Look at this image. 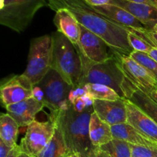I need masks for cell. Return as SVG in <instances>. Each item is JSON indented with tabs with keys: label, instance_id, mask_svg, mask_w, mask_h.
Returning <instances> with one entry per match:
<instances>
[{
	"label": "cell",
	"instance_id": "obj_1",
	"mask_svg": "<svg viewBox=\"0 0 157 157\" xmlns=\"http://www.w3.org/2000/svg\"><path fill=\"white\" fill-rule=\"evenodd\" d=\"M52 10L64 8L70 11L80 25L102 38L113 54L130 55L133 52L128 41L130 28L118 24L96 12L83 0H47Z\"/></svg>",
	"mask_w": 157,
	"mask_h": 157
},
{
	"label": "cell",
	"instance_id": "obj_2",
	"mask_svg": "<svg viewBox=\"0 0 157 157\" xmlns=\"http://www.w3.org/2000/svg\"><path fill=\"white\" fill-rule=\"evenodd\" d=\"M93 112L94 108L91 107L79 113L71 104L67 110L60 111L52 121L58 123L61 127L70 155L90 157L97 148L92 145L89 133L90 117Z\"/></svg>",
	"mask_w": 157,
	"mask_h": 157
},
{
	"label": "cell",
	"instance_id": "obj_3",
	"mask_svg": "<svg viewBox=\"0 0 157 157\" xmlns=\"http://www.w3.org/2000/svg\"><path fill=\"white\" fill-rule=\"evenodd\" d=\"M52 37V69L56 71L71 87H78L82 71V64L76 46L61 32Z\"/></svg>",
	"mask_w": 157,
	"mask_h": 157
},
{
	"label": "cell",
	"instance_id": "obj_4",
	"mask_svg": "<svg viewBox=\"0 0 157 157\" xmlns=\"http://www.w3.org/2000/svg\"><path fill=\"white\" fill-rule=\"evenodd\" d=\"M81 59L82 71L78 87H83L87 84H98L111 87L121 98H124L122 84L124 73L118 58L114 55L106 61L94 62L86 58L78 47Z\"/></svg>",
	"mask_w": 157,
	"mask_h": 157
},
{
	"label": "cell",
	"instance_id": "obj_5",
	"mask_svg": "<svg viewBox=\"0 0 157 157\" xmlns=\"http://www.w3.org/2000/svg\"><path fill=\"white\" fill-rule=\"evenodd\" d=\"M48 6L47 0H1L0 24L21 33L31 24L40 9Z\"/></svg>",
	"mask_w": 157,
	"mask_h": 157
},
{
	"label": "cell",
	"instance_id": "obj_6",
	"mask_svg": "<svg viewBox=\"0 0 157 157\" xmlns=\"http://www.w3.org/2000/svg\"><path fill=\"white\" fill-rule=\"evenodd\" d=\"M52 37L44 35L31 40L28 64L23 75L38 84L52 69Z\"/></svg>",
	"mask_w": 157,
	"mask_h": 157
},
{
	"label": "cell",
	"instance_id": "obj_7",
	"mask_svg": "<svg viewBox=\"0 0 157 157\" xmlns=\"http://www.w3.org/2000/svg\"><path fill=\"white\" fill-rule=\"evenodd\" d=\"M36 85L44 92V104L50 110L48 119L51 121H53L60 111L67 110L71 105L68 101V95L73 87L69 85L54 69H51Z\"/></svg>",
	"mask_w": 157,
	"mask_h": 157
},
{
	"label": "cell",
	"instance_id": "obj_8",
	"mask_svg": "<svg viewBox=\"0 0 157 157\" xmlns=\"http://www.w3.org/2000/svg\"><path fill=\"white\" fill-rule=\"evenodd\" d=\"M55 130V123L48 121L40 122L35 120L27 127L25 136L19 144L21 152L35 157L53 136Z\"/></svg>",
	"mask_w": 157,
	"mask_h": 157
},
{
	"label": "cell",
	"instance_id": "obj_9",
	"mask_svg": "<svg viewBox=\"0 0 157 157\" xmlns=\"http://www.w3.org/2000/svg\"><path fill=\"white\" fill-rule=\"evenodd\" d=\"M32 82L25 75H14L5 80L0 87L1 100L5 107L30 98L33 94Z\"/></svg>",
	"mask_w": 157,
	"mask_h": 157
},
{
	"label": "cell",
	"instance_id": "obj_10",
	"mask_svg": "<svg viewBox=\"0 0 157 157\" xmlns=\"http://www.w3.org/2000/svg\"><path fill=\"white\" fill-rule=\"evenodd\" d=\"M81 36L79 45L77 47L83 55L94 62L101 63L106 61L111 58L107 52L108 45L105 41L93 32L80 25Z\"/></svg>",
	"mask_w": 157,
	"mask_h": 157
},
{
	"label": "cell",
	"instance_id": "obj_11",
	"mask_svg": "<svg viewBox=\"0 0 157 157\" xmlns=\"http://www.w3.org/2000/svg\"><path fill=\"white\" fill-rule=\"evenodd\" d=\"M93 108L100 119L110 126L127 122V113L124 98L117 101L94 100Z\"/></svg>",
	"mask_w": 157,
	"mask_h": 157
},
{
	"label": "cell",
	"instance_id": "obj_12",
	"mask_svg": "<svg viewBox=\"0 0 157 157\" xmlns=\"http://www.w3.org/2000/svg\"><path fill=\"white\" fill-rule=\"evenodd\" d=\"M5 107L7 113L18 123L19 127H28L35 121L36 115L45 107V104L32 97Z\"/></svg>",
	"mask_w": 157,
	"mask_h": 157
},
{
	"label": "cell",
	"instance_id": "obj_13",
	"mask_svg": "<svg viewBox=\"0 0 157 157\" xmlns=\"http://www.w3.org/2000/svg\"><path fill=\"white\" fill-rule=\"evenodd\" d=\"M121 64L124 75L133 83L145 87H157V80L145 67L129 55L113 54Z\"/></svg>",
	"mask_w": 157,
	"mask_h": 157
},
{
	"label": "cell",
	"instance_id": "obj_14",
	"mask_svg": "<svg viewBox=\"0 0 157 157\" xmlns=\"http://www.w3.org/2000/svg\"><path fill=\"white\" fill-rule=\"evenodd\" d=\"M127 122L150 139L157 143V123L129 100L125 99Z\"/></svg>",
	"mask_w": 157,
	"mask_h": 157
},
{
	"label": "cell",
	"instance_id": "obj_15",
	"mask_svg": "<svg viewBox=\"0 0 157 157\" xmlns=\"http://www.w3.org/2000/svg\"><path fill=\"white\" fill-rule=\"evenodd\" d=\"M110 4L118 6L130 12L148 30H153L157 24V7L129 0H110Z\"/></svg>",
	"mask_w": 157,
	"mask_h": 157
},
{
	"label": "cell",
	"instance_id": "obj_16",
	"mask_svg": "<svg viewBox=\"0 0 157 157\" xmlns=\"http://www.w3.org/2000/svg\"><path fill=\"white\" fill-rule=\"evenodd\" d=\"M124 98L129 100L142 111L147 113L157 123V104L144 92L135 87L134 84L124 75L122 84Z\"/></svg>",
	"mask_w": 157,
	"mask_h": 157
},
{
	"label": "cell",
	"instance_id": "obj_17",
	"mask_svg": "<svg viewBox=\"0 0 157 157\" xmlns=\"http://www.w3.org/2000/svg\"><path fill=\"white\" fill-rule=\"evenodd\" d=\"M53 21L58 32L67 37L75 46L79 45L81 36L80 24L70 11L64 8L55 10Z\"/></svg>",
	"mask_w": 157,
	"mask_h": 157
},
{
	"label": "cell",
	"instance_id": "obj_18",
	"mask_svg": "<svg viewBox=\"0 0 157 157\" xmlns=\"http://www.w3.org/2000/svg\"><path fill=\"white\" fill-rule=\"evenodd\" d=\"M96 12L104 15L109 19L136 31H144L147 28L134 16L123 8L113 4H107L101 6H91ZM148 30V29H147Z\"/></svg>",
	"mask_w": 157,
	"mask_h": 157
},
{
	"label": "cell",
	"instance_id": "obj_19",
	"mask_svg": "<svg viewBox=\"0 0 157 157\" xmlns=\"http://www.w3.org/2000/svg\"><path fill=\"white\" fill-rule=\"evenodd\" d=\"M112 134L115 139L122 140L130 144L157 150V143L132 127L128 123L111 126Z\"/></svg>",
	"mask_w": 157,
	"mask_h": 157
},
{
	"label": "cell",
	"instance_id": "obj_20",
	"mask_svg": "<svg viewBox=\"0 0 157 157\" xmlns=\"http://www.w3.org/2000/svg\"><path fill=\"white\" fill-rule=\"evenodd\" d=\"M89 133L90 142L95 147H100L108 144L113 139L111 126L100 119L94 111L90 117Z\"/></svg>",
	"mask_w": 157,
	"mask_h": 157
},
{
	"label": "cell",
	"instance_id": "obj_21",
	"mask_svg": "<svg viewBox=\"0 0 157 157\" xmlns=\"http://www.w3.org/2000/svg\"><path fill=\"white\" fill-rule=\"evenodd\" d=\"M55 130L53 136L46 147L35 157H67L70 153L66 145L62 130L55 121Z\"/></svg>",
	"mask_w": 157,
	"mask_h": 157
},
{
	"label": "cell",
	"instance_id": "obj_22",
	"mask_svg": "<svg viewBox=\"0 0 157 157\" xmlns=\"http://www.w3.org/2000/svg\"><path fill=\"white\" fill-rule=\"evenodd\" d=\"M18 123L9 114L2 113L0 117V139L12 147L17 146L18 134Z\"/></svg>",
	"mask_w": 157,
	"mask_h": 157
},
{
	"label": "cell",
	"instance_id": "obj_23",
	"mask_svg": "<svg viewBox=\"0 0 157 157\" xmlns=\"http://www.w3.org/2000/svg\"><path fill=\"white\" fill-rule=\"evenodd\" d=\"M85 93L90 94L94 100L117 101L121 98L113 89L98 84H87L83 86Z\"/></svg>",
	"mask_w": 157,
	"mask_h": 157
},
{
	"label": "cell",
	"instance_id": "obj_24",
	"mask_svg": "<svg viewBox=\"0 0 157 157\" xmlns=\"http://www.w3.org/2000/svg\"><path fill=\"white\" fill-rule=\"evenodd\" d=\"M110 157H132L130 144L113 138L108 144L100 147Z\"/></svg>",
	"mask_w": 157,
	"mask_h": 157
},
{
	"label": "cell",
	"instance_id": "obj_25",
	"mask_svg": "<svg viewBox=\"0 0 157 157\" xmlns=\"http://www.w3.org/2000/svg\"><path fill=\"white\" fill-rule=\"evenodd\" d=\"M129 56L145 67L157 80V61L152 58L148 54L133 51Z\"/></svg>",
	"mask_w": 157,
	"mask_h": 157
},
{
	"label": "cell",
	"instance_id": "obj_26",
	"mask_svg": "<svg viewBox=\"0 0 157 157\" xmlns=\"http://www.w3.org/2000/svg\"><path fill=\"white\" fill-rule=\"evenodd\" d=\"M132 30L129 32L128 41L133 50L136 51V52H144V53L148 54L153 48V45H151L144 38L133 32Z\"/></svg>",
	"mask_w": 157,
	"mask_h": 157
},
{
	"label": "cell",
	"instance_id": "obj_27",
	"mask_svg": "<svg viewBox=\"0 0 157 157\" xmlns=\"http://www.w3.org/2000/svg\"><path fill=\"white\" fill-rule=\"evenodd\" d=\"M132 157H157V150L130 144Z\"/></svg>",
	"mask_w": 157,
	"mask_h": 157
},
{
	"label": "cell",
	"instance_id": "obj_28",
	"mask_svg": "<svg viewBox=\"0 0 157 157\" xmlns=\"http://www.w3.org/2000/svg\"><path fill=\"white\" fill-rule=\"evenodd\" d=\"M132 31L137 35L144 38L146 41L153 45V48H157V32L153 30H147V29L144 31H136L133 29Z\"/></svg>",
	"mask_w": 157,
	"mask_h": 157
},
{
	"label": "cell",
	"instance_id": "obj_29",
	"mask_svg": "<svg viewBox=\"0 0 157 157\" xmlns=\"http://www.w3.org/2000/svg\"><path fill=\"white\" fill-rule=\"evenodd\" d=\"M129 79V78H128ZM130 80V79H129ZM133 84L135 85V87H137L138 89H140V90H142L143 92L146 94L147 96L150 97L153 101L157 104V87H145V86L140 85V84H136L135 83H133V81H131Z\"/></svg>",
	"mask_w": 157,
	"mask_h": 157
},
{
	"label": "cell",
	"instance_id": "obj_30",
	"mask_svg": "<svg viewBox=\"0 0 157 157\" xmlns=\"http://www.w3.org/2000/svg\"><path fill=\"white\" fill-rule=\"evenodd\" d=\"M32 98L38 100V101H41L44 104V94L43 90L38 85H35L33 87V94H32Z\"/></svg>",
	"mask_w": 157,
	"mask_h": 157
},
{
	"label": "cell",
	"instance_id": "obj_31",
	"mask_svg": "<svg viewBox=\"0 0 157 157\" xmlns=\"http://www.w3.org/2000/svg\"><path fill=\"white\" fill-rule=\"evenodd\" d=\"M14 147H10L5 144L1 139H0V157H6L9 154Z\"/></svg>",
	"mask_w": 157,
	"mask_h": 157
},
{
	"label": "cell",
	"instance_id": "obj_32",
	"mask_svg": "<svg viewBox=\"0 0 157 157\" xmlns=\"http://www.w3.org/2000/svg\"><path fill=\"white\" fill-rule=\"evenodd\" d=\"M90 6H101L104 5L110 4V0H83Z\"/></svg>",
	"mask_w": 157,
	"mask_h": 157
},
{
	"label": "cell",
	"instance_id": "obj_33",
	"mask_svg": "<svg viewBox=\"0 0 157 157\" xmlns=\"http://www.w3.org/2000/svg\"><path fill=\"white\" fill-rule=\"evenodd\" d=\"M90 157H110L106 152L101 150L100 147H97L94 151L92 153Z\"/></svg>",
	"mask_w": 157,
	"mask_h": 157
},
{
	"label": "cell",
	"instance_id": "obj_34",
	"mask_svg": "<svg viewBox=\"0 0 157 157\" xmlns=\"http://www.w3.org/2000/svg\"><path fill=\"white\" fill-rule=\"evenodd\" d=\"M129 1L134 2L137 3H143V4L150 5V6L157 7V0H129Z\"/></svg>",
	"mask_w": 157,
	"mask_h": 157
},
{
	"label": "cell",
	"instance_id": "obj_35",
	"mask_svg": "<svg viewBox=\"0 0 157 157\" xmlns=\"http://www.w3.org/2000/svg\"><path fill=\"white\" fill-rule=\"evenodd\" d=\"M20 151H21V150H20L19 145L15 146V147L12 149V151L9 153V154L6 157H18V155Z\"/></svg>",
	"mask_w": 157,
	"mask_h": 157
},
{
	"label": "cell",
	"instance_id": "obj_36",
	"mask_svg": "<svg viewBox=\"0 0 157 157\" xmlns=\"http://www.w3.org/2000/svg\"><path fill=\"white\" fill-rule=\"evenodd\" d=\"M148 55L151 57L152 58L155 60V61H157V48H153L151 51L148 53Z\"/></svg>",
	"mask_w": 157,
	"mask_h": 157
},
{
	"label": "cell",
	"instance_id": "obj_37",
	"mask_svg": "<svg viewBox=\"0 0 157 157\" xmlns=\"http://www.w3.org/2000/svg\"><path fill=\"white\" fill-rule=\"evenodd\" d=\"M18 157H33V156H30V155L27 154V153H24V152L20 151L19 153H18Z\"/></svg>",
	"mask_w": 157,
	"mask_h": 157
},
{
	"label": "cell",
	"instance_id": "obj_38",
	"mask_svg": "<svg viewBox=\"0 0 157 157\" xmlns=\"http://www.w3.org/2000/svg\"><path fill=\"white\" fill-rule=\"evenodd\" d=\"M73 157H82V156H79V155H76V154H74V155H71Z\"/></svg>",
	"mask_w": 157,
	"mask_h": 157
},
{
	"label": "cell",
	"instance_id": "obj_39",
	"mask_svg": "<svg viewBox=\"0 0 157 157\" xmlns=\"http://www.w3.org/2000/svg\"><path fill=\"white\" fill-rule=\"evenodd\" d=\"M153 31H155V32H157V24L156 25V26L154 27V29H153Z\"/></svg>",
	"mask_w": 157,
	"mask_h": 157
},
{
	"label": "cell",
	"instance_id": "obj_40",
	"mask_svg": "<svg viewBox=\"0 0 157 157\" xmlns=\"http://www.w3.org/2000/svg\"><path fill=\"white\" fill-rule=\"evenodd\" d=\"M67 157H73V156H71V155H70V156H67Z\"/></svg>",
	"mask_w": 157,
	"mask_h": 157
}]
</instances>
